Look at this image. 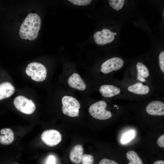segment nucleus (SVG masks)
<instances>
[{
	"label": "nucleus",
	"mask_w": 164,
	"mask_h": 164,
	"mask_svg": "<svg viewBox=\"0 0 164 164\" xmlns=\"http://www.w3.org/2000/svg\"><path fill=\"white\" fill-rule=\"evenodd\" d=\"M41 24V19L36 14L29 13L25 19L19 31L22 39L33 40L37 37Z\"/></svg>",
	"instance_id": "1"
},
{
	"label": "nucleus",
	"mask_w": 164,
	"mask_h": 164,
	"mask_svg": "<svg viewBox=\"0 0 164 164\" xmlns=\"http://www.w3.org/2000/svg\"><path fill=\"white\" fill-rule=\"evenodd\" d=\"M61 101L63 114L71 117L79 116L80 104L75 98L71 96H65L62 98Z\"/></svg>",
	"instance_id": "2"
},
{
	"label": "nucleus",
	"mask_w": 164,
	"mask_h": 164,
	"mask_svg": "<svg viewBox=\"0 0 164 164\" xmlns=\"http://www.w3.org/2000/svg\"><path fill=\"white\" fill-rule=\"evenodd\" d=\"M107 106L106 102L103 100L96 102L90 107L89 112L94 118L100 120H105L110 118L111 113L106 110Z\"/></svg>",
	"instance_id": "3"
},
{
	"label": "nucleus",
	"mask_w": 164,
	"mask_h": 164,
	"mask_svg": "<svg viewBox=\"0 0 164 164\" xmlns=\"http://www.w3.org/2000/svg\"><path fill=\"white\" fill-rule=\"evenodd\" d=\"M26 73L27 75L31 77L32 80L37 82L44 80L47 75L45 67L37 62H32L29 64L26 69Z\"/></svg>",
	"instance_id": "4"
},
{
	"label": "nucleus",
	"mask_w": 164,
	"mask_h": 164,
	"mask_svg": "<svg viewBox=\"0 0 164 164\" xmlns=\"http://www.w3.org/2000/svg\"><path fill=\"white\" fill-rule=\"evenodd\" d=\"M14 105L19 111L27 114L32 113L36 109L34 103L30 99L29 100L22 96H18L14 99Z\"/></svg>",
	"instance_id": "5"
},
{
	"label": "nucleus",
	"mask_w": 164,
	"mask_h": 164,
	"mask_svg": "<svg viewBox=\"0 0 164 164\" xmlns=\"http://www.w3.org/2000/svg\"><path fill=\"white\" fill-rule=\"evenodd\" d=\"M116 35V32H112L108 29H103L101 31L96 32L94 38L96 44L103 45L112 42Z\"/></svg>",
	"instance_id": "6"
},
{
	"label": "nucleus",
	"mask_w": 164,
	"mask_h": 164,
	"mask_svg": "<svg viewBox=\"0 0 164 164\" xmlns=\"http://www.w3.org/2000/svg\"><path fill=\"white\" fill-rule=\"evenodd\" d=\"M42 141L50 146L55 145L61 141L62 135L58 131L54 129L44 131L41 135Z\"/></svg>",
	"instance_id": "7"
},
{
	"label": "nucleus",
	"mask_w": 164,
	"mask_h": 164,
	"mask_svg": "<svg viewBox=\"0 0 164 164\" xmlns=\"http://www.w3.org/2000/svg\"><path fill=\"white\" fill-rule=\"evenodd\" d=\"M124 63L123 60L120 58L113 57L102 64L101 71L104 73L107 74L120 69L123 67Z\"/></svg>",
	"instance_id": "8"
},
{
	"label": "nucleus",
	"mask_w": 164,
	"mask_h": 164,
	"mask_svg": "<svg viewBox=\"0 0 164 164\" xmlns=\"http://www.w3.org/2000/svg\"><path fill=\"white\" fill-rule=\"evenodd\" d=\"M145 110L148 114L151 115H164V103L160 101H152L147 104Z\"/></svg>",
	"instance_id": "9"
},
{
	"label": "nucleus",
	"mask_w": 164,
	"mask_h": 164,
	"mask_svg": "<svg viewBox=\"0 0 164 164\" xmlns=\"http://www.w3.org/2000/svg\"><path fill=\"white\" fill-rule=\"evenodd\" d=\"M68 83L71 88L80 91L86 88V84L80 75L76 73H73L69 78Z\"/></svg>",
	"instance_id": "10"
},
{
	"label": "nucleus",
	"mask_w": 164,
	"mask_h": 164,
	"mask_svg": "<svg viewBox=\"0 0 164 164\" xmlns=\"http://www.w3.org/2000/svg\"><path fill=\"white\" fill-rule=\"evenodd\" d=\"M83 148L82 145L77 144L75 145L71 149L69 155L70 160L75 164L81 162L83 154Z\"/></svg>",
	"instance_id": "11"
},
{
	"label": "nucleus",
	"mask_w": 164,
	"mask_h": 164,
	"mask_svg": "<svg viewBox=\"0 0 164 164\" xmlns=\"http://www.w3.org/2000/svg\"><path fill=\"white\" fill-rule=\"evenodd\" d=\"M99 91L101 95L105 97H111L119 94L120 89L118 87L111 85L104 84L101 86Z\"/></svg>",
	"instance_id": "12"
},
{
	"label": "nucleus",
	"mask_w": 164,
	"mask_h": 164,
	"mask_svg": "<svg viewBox=\"0 0 164 164\" xmlns=\"http://www.w3.org/2000/svg\"><path fill=\"white\" fill-rule=\"evenodd\" d=\"M15 88L9 82H3L0 84V100L11 96L15 91Z\"/></svg>",
	"instance_id": "13"
},
{
	"label": "nucleus",
	"mask_w": 164,
	"mask_h": 164,
	"mask_svg": "<svg viewBox=\"0 0 164 164\" xmlns=\"http://www.w3.org/2000/svg\"><path fill=\"white\" fill-rule=\"evenodd\" d=\"M0 143L4 145L11 143L14 140V134L13 131L9 128H4L0 131Z\"/></svg>",
	"instance_id": "14"
},
{
	"label": "nucleus",
	"mask_w": 164,
	"mask_h": 164,
	"mask_svg": "<svg viewBox=\"0 0 164 164\" xmlns=\"http://www.w3.org/2000/svg\"><path fill=\"white\" fill-rule=\"evenodd\" d=\"M128 90L130 92L140 95H145L150 91L149 86L140 82L136 83L129 86Z\"/></svg>",
	"instance_id": "15"
},
{
	"label": "nucleus",
	"mask_w": 164,
	"mask_h": 164,
	"mask_svg": "<svg viewBox=\"0 0 164 164\" xmlns=\"http://www.w3.org/2000/svg\"><path fill=\"white\" fill-rule=\"evenodd\" d=\"M136 68L137 79L141 81L145 82L146 80L145 78H147L149 75L148 69L144 64L141 62L137 63Z\"/></svg>",
	"instance_id": "16"
},
{
	"label": "nucleus",
	"mask_w": 164,
	"mask_h": 164,
	"mask_svg": "<svg viewBox=\"0 0 164 164\" xmlns=\"http://www.w3.org/2000/svg\"><path fill=\"white\" fill-rule=\"evenodd\" d=\"M126 156L129 161L127 164H143L142 159L134 151H128L126 153Z\"/></svg>",
	"instance_id": "17"
},
{
	"label": "nucleus",
	"mask_w": 164,
	"mask_h": 164,
	"mask_svg": "<svg viewBox=\"0 0 164 164\" xmlns=\"http://www.w3.org/2000/svg\"><path fill=\"white\" fill-rule=\"evenodd\" d=\"M125 2L124 0H110L109 3L110 5L113 9L118 11L122 9Z\"/></svg>",
	"instance_id": "18"
},
{
	"label": "nucleus",
	"mask_w": 164,
	"mask_h": 164,
	"mask_svg": "<svg viewBox=\"0 0 164 164\" xmlns=\"http://www.w3.org/2000/svg\"><path fill=\"white\" fill-rule=\"evenodd\" d=\"M135 132L133 130H130L125 133L122 137L121 141L122 144L127 143L131 141L134 137Z\"/></svg>",
	"instance_id": "19"
},
{
	"label": "nucleus",
	"mask_w": 164,
	"mask_h": 164,
	"mask_svg": "<svg viewBox=\"0 0 164 164\" xmlns=\"http://www.w3.org/2000/svg\"><path fill=\"white\" fill-rule=\"evenodd\" d=\"M94 161V158L92 155L87 154L83 155L81 160L82 164H93Z\"/></svg>",
	"instance_id": "20"
},
{
	"label": "nucleus",
	"mask_w": 164,
	"mask_h": 164,
	"mask_svg": "<svg viewBox=\"0 0 164 164\" xmlns=\"http://www.w3.org/2000/svg\"><path fill=\"white\" fill-rule=\"evenodd\" d=\"M68 1L74 5L80 6L89 5L91 2V0H69Z\"/></svg>",
	"instance_id": "21"
},
{
	"label": "nucleus",
	"mask_w": 164,
	"mask_h": 164,
	"mask_svg": "<svg viewBox=\"0 0 164 164\" xmlns=\"http://www.w3.org/2000/svg\"><path fill=\"white\" fill-rule=\"evenodd\" d=\"M159 63L160 69L164 73V51H162L160 53L159 56Z\"/></svg>",
	"instance_id": "22"
},
{
	"label": "nucleus",
	"mask_w": 164,
	"mask_h": 164,
	"mask_svg": "<svg viewBox=\"0 0 164 164\" xmlns=\"http://www.w3.org/2000/svg\"><path fill=\"white\" fill-rule=\"evenodd\" d=\"M99 164H119L115 161L106 158H104L100 162Z\"/></svg>",
	"instance_id": "23"
},
{
	"label": "nucleus",
	"mask_w": 164,
	"mask_h": 164,
	"mask_svg": "<svg viewBox=\"0 0 164 164\" xmlns=\"http://www.w3.org/2000/svg\"><path fill=\"white\" fill-rule=\"evenodd\" d=\"M158 145L162 148H164V134L160 136L158 139L157 141Z\"/></svg>",
	"instance_id": "24"
},
{
	"label": "nucleus",
	"mask_w": 164,
	"mask_h": 164,
	"mask_svg": "<svg viewBox=\"0 0 164 164\" xmlns=\"http://www.w3.org/2000/svg\"><path fill=\"white\" fill-rule=\"evenodd\" d=\"M56 159L53 155H50L48 158L46 164H55Z\"/></svg>",
	"instance_id": "25"
},
{
	"label": "nucleus",
	"mask_w": 164,
	"mask_h": 164,
	"mask_svg": "<svg viewBox=\"0 0 164 164\" xmlns=\"http://www.w3.org/2000/svg\"><path fill=\"white\" fill-rule=\"evenodd\" d=\"M153 164H164V161L162 160H159L155 162Z\"/></svg>",
	"instance_id": "26"
},
{
	"label": "nucleus",
	"mask_w": 164,
	"mask_h": 164,
	"mask_svg": "<svg viewBox=\"0 0 164 164\" xmlns=\"http://www.w3.org/2000/svg\"><path fill=\"white\" fill-rule=\"evenodd\" d=\"M163 16L164 17V11H163Z\"/></svg>",
	"instance_id": "27"
},
{
	"label": "nucleus",
	"mask_w": 164,
	"mask_h": 164,
	"mask_svg": "<svg viewBox=\"0 0 164 164\" xmlns=\"http://www.w3.org/2000/svg\"><path fill=\"white\" fill-rule=\"evenodd\" d=\"M18 164V163H14V164Z\"/></svg>",
	"instance_id": "28"
}]
</instances>
